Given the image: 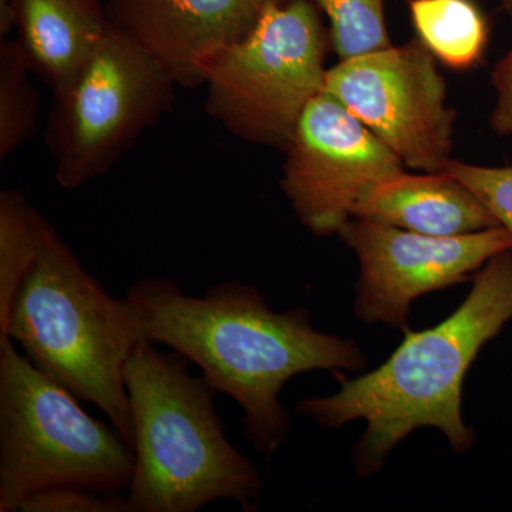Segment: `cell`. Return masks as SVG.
<instances>
[{"label":"cell","mask_w":512,"mask_h":512,"mask_svg":"<svg viewBox=\"0 0 512 512\" xmlns=\"http://www.w3.org/2000/svg\"><path fill=\"white\" fill-rule=\"evenodd\" d=\"M126 301L144 338L187 357L218 393L237 402L245 437L266 458L291 433V417L279 399L289 380L367 366L355 340L320 332L308 309L276 312L256 286L235 279L202 296L187 295L175 279H138Z\"/></svg>","instance_id":"cell-1"},{"label":"cell","mask_w":512,"mask_h":512,"mask_svg":"<svg viewBox=\"0 0 512 512\" xmlns=\"http://www.w3.org/2000/svg\"><path fill=\"white\" fill-rule=\"evenodd\" d=\"M511 320L512 248L474 275L467 298L443 322L406 330L399 348L372 372L355 379L333 373L338 392L305 397L295 412L326 430L365 421L350 454L360 477L379 473L394 448L423 427L443 433L456 453H467L476 431L463 417L464 380L481 349Z\"/></svg>","instance_id":"cell-2"},{"label":"cell","mask_w":512,"mask_h":512,"mask_svg":"<svg viewBox=\"0 0 512 512\" xmlns=\"http://www.w3.org/2000/svg\"><path fill=\"white\" fill-rule=\"evenodd\" d=\"M143 339L126 370L133 420L130 512H195L214 501L258 510V468L232 446L215 406L217 390L181 353Z\"/></svg>","instance_id":"cell-3"},{"label":"cell","mask_w":512,"mask_h":512,"mask_svg":"<svg viewBox=\"0 0 512 512\" xmlns=\"http://www.w3.org/2000/svg\"><path fill=\"white\" fill-rule=\"evenodd\" d=\"M5 336L40 372L99 407L133 447L124 370L146 338L126 298H113L45 217Z\"/></svg>","instance_id":"cell-4"},{"label":"cell","mask_w":512,"mask_h":512,"mask_svg":"<svg viewBox=\"0 0 512 512\" xmlns=\"http://www.w3.org/2000/svg\"><path fill=\"white\" fill-rule=\"evenodd\" d=\"M133 471V447L116 427L84 412L73 393L0 336V512H20L52 488L119 494Z\"/></svg>","instance_id":"cell-5"},{"label":"cell","mask_w":512,"mask_h":512,"mask_svg":"<svg viewBox=\"0 0 512 512\" xmlns=\"http://www.w3.org/2000/svg\"><path fill=\"white\" fill-rule=\"evenodd\" d=\"M312 0L262 10L208 69L205 110L229 133L285 151L303 111L325 89L326 30Z\"/></svg>","instance_id":"cell-6"},{"label":"cell","mask_w":512,"mask_h":512,"mask_svg":"<svg viewBox=\"0 0 512 512\" xmlns=\"http://www.w3.org/2000/svg\"><path fill=\"white\" fill-rule=\"evenodd\" d=\"M174 87L146 53L110 26L69 89L55 96L46 137L57 184L77 190L111 170L167 113Z\"/></svg>","instance_id":"cell-7"},{"label":"cell","mask_w":512,"mask_h":512,"mask_svg":"<svg viewBox=\"0 0 512 512\" xmlns=\"http://www.w3.org/2000/svg\"><path fill=\"white\" fill-rule=\"evenodd\" d=\"M420 39L339 60L325 89L399 157L404 167L436 173L453 160L456 113L446 80Z\"/></svg>","instance_id":"cell-8"},{"label":"cell","mask_w":512,"mask_h":512,"mask_svg":"<svg viewBox=\"0 0 512 512\" xmlns=\"http://www.w3.org/2000/svg\"><path fill=\"white\" fill-rule=\"evenodd\" d=\"M338 235L359 261L356 318L403 332L410 329L416 299L470 281L491 258L512 248V235L501 225L434 237L352 217Z\"/></svg>","instance_id":"cell-9"},{"label":"cell","mask_w":512,"mask_h":512,"mask_svg":"<svg viewBox=\"0 0 512 512\" xmlns=\"http://www.w3.org/2000/svg\"><path fill=\"white\" fill-rule=\"evenodd\" d=\"M285 153L282 191L318 237L339 234L370 185L404 170L396 154L325 92L303 111Z\"/></svg>","instance_id":"cell-10"},{"label":"cell","mask_w":512,"mask_h":512,"mask_svg":"<svg viewBox=\"0 0 512 512\" xmlns=\"http://www.w3.org/2000/svg\"><path fill=\"white\" fill-rule=\"evenodd\" d=\"M110 26L146 53L175 86H204L221 50L254 28L255 0H110Z\"/></svg>","instance_id":"cell-11"},{"label":"cell","mask_w":512,"mask_h":512,"mask_svg":"<svg viewBox=\"0 0 512 512\" xmlns=\"http://www.w3.org/2000/svg\"><path fill=\"white\" fill-rule=\"evenodd\" d=\"M353 217L434 237H457L498 227L494 215L453 175L402 170L370 185Z\"/></svg>","instance_id":"cell-12"},{"label":"cell","mask_w":512,"mask_h":512,"mask_svg":"<svg viewBox=\"0 0 512 512\" xmlns=\"http://www.w3.org/2000/svg\"><path fill=\"white\" fill-rule=\"evenodd\" d=\"M33 72L55 96L69 89L110 29L99 0H8Z\"/></svg>","instance_id":"cell-13"},{"label":"cell","mask_w":512,"mask_h":512,"mask_svg":"<svg viewBox=\"0 0 512 512\" xmlns=\"http://www.w3.org/2000/svg\"><path fill=\"white\" fill-rule=\"evenodd\" d=\"M417 36L437 60L454 70L480 62L487 47L488 26L471 0H410Z\"/></svg>","instance_id":"cell-14"},{"label":"cell","mask_w":512,"mask_h":512,"mask_svg":"<svg viewBox=\"0 0 512 512\" xmlns=\"http://www.w3.org/2000/svg\"><path fill=\"white\" fill-rule=\"evenodd\" d=\"M42 217L22 192L0 191V336L8 332L20 286L35 262Z\"/></svg>","instance_id":"cell-15"},{"label":"cell","mask_w":512,"mask_h":512,"mask_svg":"<svg viewBox=\"0 0 512 512\" xmlns=\"http://www.w3.org/2000/svg\"><path fill=\"white\" fill-rule=\"evenodd\" d=\"M29 57L19 40L0 43V160L35 136L39 94Z\"/></svg>","instance_id":"cell-16"},{"label":"cell","mask_w":512,"mask_h":512,"mask_svg":"<svg viewBox=\"0 0 512 512\" xmlns=\"http://www.w3.org/2000/svg\"><path fill=\"white\" fill-rule=\"evenodd\" d=\"M329 20V39L339 60L392 46L384 0H312Z\"/></svg>","instance_id":"cell-17"},{"label":"cell","mask_w":512,"mask_h":512,"mask_svg":"<svg viewBox=\"0 0 512 512\" xmlns=\"http://www.w3.org/2000/svg\"><path fill=\"white\" fill-rule=\"evenodd\" d=\"M441 171L466 185L494 215L498 225L512 235V167H484L450 160Z\"/></svg>","instance_id":"cell-18"},{"label":"cell","mask_w":512,"mask_h":512,"mask_svg":"<svg viewBox=\"0 0 512 512\" xmlns=\"http://www.w3.org/2000/svg\"><path fill=\"white\" fill-rule=\"evenodd\" d=\"M20 512H130L126 497L77 487H59L33 494Z\"/></svg>","instance_id":"cell-19"},{"label":"cell","mask_w":512,"mask_h":512,"mask_svg":"<svg viewBox=\"0 0 512 512\" xmlns=\"http://www.w3.org/2000/svg\"><path fill=\"white\" fill-rule=\"evenodd\" d=\"M491 82L495 90L491 127L501 136L512 138V46L495 66Z\"/></svg>","instance_id":"cell-20"},{"label":"cell","mask_w":512,"mask_h":512,"mask_svg":"<svg viewBox=\"0 0 512 512\" xmlns=\"http://www.w3.org/2000/svg\"><path fill=\"white\" fill-rule=\"evenodd\" d=\"M258 3L259 8L264 10L265 8H269V6L282 5L286 0H255Z\"/></svg>","instance_id":"cell-21"},{"label":"cell","mask_w":512,"mask_h":512,"mask_svg":"<svg viewBox=\"0 0 512 512\" xmlns=\"http://www.w3.org/2000/svg\"><path fill=\"white\" fill-rule=\"evenodd\" d=\"M501 5L504 6V9L507 10V12H510L512 15V0H500Z\"/></svg>","instance_id":"cell-22"}]
</instances>
